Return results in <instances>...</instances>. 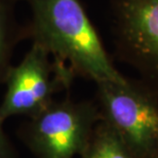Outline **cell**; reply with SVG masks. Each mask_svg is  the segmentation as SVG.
<instances>
[{"label": "cell", "mask_w": 158, "mask_h": 158, "mask_svg": "<svg viewBox=\"0 0 158 158\" xmlns=\"http://www.w3.org/2000/svg\"><path fill=\"white\" fill-rule=\"evenodd\" d=\"M74 79V75L56 64L46 50L32 43L21 62L12 65L6 75L0 119L36 115L55 100L56 94L68 90Z\"/></svg>", "instance_id": "4"}, {"label": "cell", "mask_w": 158, "mask_h": 158, "mask_svg": "<svg viewBox=\"0 0 158 158\" xmlns=\"http://www.w3.org/2000/svg\"><path fill=\"white\" fill-rule=\"evenodd\" d=\"M118 58L158 91V0H112Z\"/></svg>", "instance_id": "5"}, {"label": "cell", "mask_w": 158, "mask_h": 158, "mask_svg": "<svg viewBox=\"0 0 158 158\" xmlns=\"http://www.w3.org/2000/svg\"><path fill=\"white\" fill-rule=\"evenodd\" d=\"M25 37L49 53L74 77L94 83L126 78L112 62L80 0H26Z\"/></svg>", "instance_id": "1"}, {"label": "cell", "mask_w": 158, "mask_h": 158, "mask_svg": "<svg viewBox=\"0 0 158 158\" xmlns=\"http://www.w3.org/2000/svg\"><path fill=\"white\" fill-rule=\"evenodd\" d=\"M3 121L0 119V158H18V153L3 127Z\"/></svg>", "instance_id": "8"}, {"label": "cell", "mask_w": 158, "mask_h": 158, "mask_svg": "<svg viewBox=\"0 0 158 158\" xmlns=\"http://www.w3.org/2000/svg\"><path fill=\"white\" fill-rule=\"evenodd\" d=\"M97 99L106 121L135 158H154L158 151V91L143 80L97 83Z\"/></svg>", "instance_id": "2"}, {"label": "cell", "mask_w": 158, "mask_h": 158, "mask_svg": "<svg viewBox=\"0 0 158 158\" xmlns=\"http://www.w3.org/2000/svg\"><path fill=\"white\" fill-rule=\"evenodd\" d=\"M154 158H158V151H157V153H156V155H155V157Z\"/></svg>", "instance_id": "9"}, {"label": "cell", "mask_w": 158, "mask_h": 158, "mask_svg": "<svg viewBox=\"0 0 158 158\" xmlns=\"http://www.w3.org/2000/svg\"><path fill=\"white\" fill-rule=\"evenodd\" d=\"M101 119L96 101L55 99L28 118L19 134L35 158H74L83 152Z\"/></svg>", "instance_id": "3"}, {"label": "cell", "mask_w": 158, "mask_h": 158, "mask_svg": "<svg viewBox=\"0 0 158 158\" xmlns=\"http://www.w3.org/2000/svg\"><path fill=\"white\" fill-rule=\"evenodd\" d=\"M80 158H135L128 147L106 121L101 119L94 126Z\"/></svg>", "instance_id": "7"}, {"label": "cell", "mask_w": 158, "mask_h": 158, "mask_svg": "<svg viewBox=\"0 0 158 158\" xmlns=\"http://www.w3.org/2000/svg\"><path fill=\"white\" fill-rule=\"evenodd\" d=\"M26 39L17 18V0H0V85L4 83L19 42Z\"/></svg>", "instance_id": "6"}]
</instances>
